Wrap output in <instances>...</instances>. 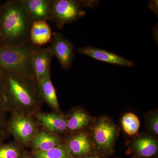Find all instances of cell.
<instances>
[{"label":"cell","mask_w":158,"mask_h":158,"mask_svg":"<svg viewBox=\"0 0 158 158\" xmlns=\"http://www.w3.org/2000/svg\"><path fill=\"white\" fill-rule=\"evenodd\" d=\"M0 81L8 112L33 116L40 110L43 101L36 79L0 67Z\"/></svg>","instance_id":"obj_1"},{"label":"cell","mask_w":158,"mask_h":158,"mask_svg":"<svg viewBox=\"0 0 158 158\" xmlns=\"http://www.w3.org/2000/svg\"><path fill=\"white\" fill-rule=\"evenodd\" d=\"M33 22L26 11L23 0L6 2L0 9V27L4 46L21 45L30 41Z\"/></svg>","instance_id":"obj_2"},{"label":"cell","mask_w":158,"mask_h":158,"mask_svg":"<svg viewBox=\"0 0 158 158\" xmlns=\"http://www.w3.org/2000/svg\"><path fill=\"white\" fill-rule=\"evenodd\" d=\"M38 47L30 41L21 45L1 47L0 67L36 79L32 60Z\"/></svg>","instance_id":"obj_3"},{"label":"cell","mask_w":158,"mask_h":158,"mask_svg":"<svg viewBox=\"0 0 158 158\" xmlns=\"http://www.w3.org/2000/svg\"><path fill=\"white\" fill-rule=\"evenodd\" d=\"M99 3L97 1L53 0L50 20L57 27L62 29L66 24L76 21L84 17L85 8H93Z\"/></svg>","instance_id":"obj_4"},{"label":"cell","mask_w":158,"mask_h":158,"mask_svg":"<svg viewBox=\"0 0 158 158\" xmlns=\"http://www.w3.org/2000/svg\"><path fill=\"white\" fill-rule=\"evenodd\" d=\"M8 119L10 134L12 135L16 143L23 147L29 146L31 140L40 127L33 115L11 113Z\"/></svg>","instance_id":"obj_5"},{"label":"cell","mask_w":158,"mask_h":158,"mask_svg":"<svg viewBox=\"0 0 158 158\" xmlns=\"http://www.w3.org/2000/svg\"><path fill=\"white\" fill-rule=\"evenodd\" d=\"M53 55L59 60L61 66L65 70L71 67L74 59V44L61 33L54 32L51 40Z\"/></svg>","instance_id":"obj_6"},{"label":"cell","mask_w":158,"mask_h":158,"mask_svg":"<svg viewBox=\"0 0 158 158\" xmlns=\"http://www.w3.org/2000/svg\"><path fill=\"white\" fill-rule=\"evenodd\" d=\"M93 132L94 140L98 149L109 150L112 148L117 131L111 122L106 119L100 120L95 125Z\"/></svg>","instance_id":"obj_7"},{"label":"cell","mask_w":158,"mask_h":158,"mask_svg":"<svg viewBox=\"0 0 158 158\" xmlns=\"http://www.w3.org/2000/svg\"><path fill=\"white\" fill-rule=\"evenodd\" d=\"M33 116L39 127L49 132L60 135L67 130L66 118L60 113H46L40 110Z\"/></svg>","instance_id":"obj_8"},{"label":"cell","mask_w":158,"mask_h":158,"mask_svg":"<svg viewBox=\"0 0 158 158\" xmlns=\"http://www.w3.org/2000/svg\"><path fill=\"white\" fill-rule=\"evenodd\" d=\"M50 46L44 48L38 47L32 58V67L37 83L51 75V63L53 56Z\"/></svg>","instance_id":"obj_9"},{"label":"cell","mask_w":158,"mask_h":158,"mask_svg":"<svg viewBox=\"0 0 158 158\" xmlns=\"http://www.w3.org/2000/svg\"><path fill=\"white\" fill-rule=\"evenodd\" d=\"M77 52L79 53L86 55L101 62L126 67L134 66V63L128 59L112 52L91 46L78 48Z\"/></svg>","instance_id":"obj_10"},{"label":"cell","mask_w":158,"mask_h":158,"mask_svg":"<svg viewBox=\"0 0 158 158\" xmlns=\"http://www.w3.org/2000/svg\"><path fill=\"white\" fill-rule=\"evenodd\" d=\"M62 144L60 135L49 132L40 128L29 147L31 148V151H45Z\"/></svg>","instance_id":"obj_11"},{"label":"cell","mask_w":158,"mask_h":158,"mask_svg":"<svg viewBox=\"0 0 158 158\" xmlns=\"http://www.w3.org/2000/svg\"><path fill=\"white\" fill-rule=\"evenodd\" d=\"M25 8L33 22L50 20L53 0H23Z\"/></svg>","instance_id":"obj_12"},{"label":"cell","mask_w":158,"mask_h":158,"mask_svg":"<svg viewBox=\"0 0 158 158\" xmlns=\"http://www.w3.org/2000/svg\"><path fill=\"white\" fill-rule=\"evenodd\" d=\"M66 144L74 158L87 155L91 152L92 149L90 138L84 132L74 135Z\"/></svg>","instance_id":"obj_13"},{"label":"cell","mask_w":158,"mask_h":158,"mask_svg":"<svg viewBox=\"0 0 158 158\" xmlns=\"http://www.w3.org/2000/svg\"><path fill=\"white\" fill-rule=\"evenodd\" d=\"M52 34L47 22L43 21H34L30 31V40L34 45L41 47L51 41Z\"/></svg>","instance_id":"obj_14"},{"label":"cell","mask_w":158,"mask_h":158,"mask_svg":"<svg viewBox=\"0 0 158 158\" xmlns=\"http://www.w3.org/2000/svg\"><path fill=\"white\" fill-rule=\"evenodd\" d=\"M40 94L43 102H45L57 113H60V107L56 92L51 78L48 76L38 83Z\"/></svg>","instance_id":"obj_15"},{"label":"cell","mask_w":158,"mask_h":158,"mask_svg":"<svg viewBox=\"0 0 158 158\" xmlns=\"http://www.w3.org/2000/svg\"><path fill=\"white\" fill-rule=\"evenodd\" d=\"M134 148L136 153L142 157H150L153 156L158 149L157 141L153 138H139L134 143Z\"/></svg>","instance_id":"obj_16"},{"label":"cell","mask_w":158,"mask_h":158,"mask_svg":"<svg viewBox=\"0 0 158 158\" xmlns=\"http://www.w3.org/2000/svg\"><path fill=\"white\" fill-rule=\"evenodd\" d=\"M66 118L67 130L72 131H80L88 125L89 117L83 110L77 109Z\"/></svg>","instance_id":"obj_17"},{"label":"cell","mask_w":158,"mask_h":158,"mask_svg":"<svg viewBox=\"0 0 158 158\" xmlns=\"http://www.w3.org/2000/svg\"><path fill=\"white\" fill-rule=\"evenodd\" d=\"M29 156L31 158H74L66 143L45 151H31Z\"/></svg>","instance_id":"obj_18"},{"label":"cell","mask_w":158,"mask_h":158,"mask_svg":"<svg viewBox=\"0 0 158 158\" xmlns=\"http://www.w3.org/2000/svg\"><path fill=\"white\" fill-rule=\"evenodd\" d=\"M24 147L16 142L0 144V158H26L28 155Z\"/></svg>","instance_id":"obj_19"},{"label":"cell","mask_w":158,"mask_h":158,"mask_svg":"<svg viewBox=\"0 0 158 158\" xmlns=\"http://www.w3.org/2000/svg\"><path fill=\"white\" fill-rule=\"evenodd\" d=\"M122 124L124 131L130 135L136 134L140 127L139 118L133 113L125 114L122 119Z\"/></svg>","instance_id":"obj_20"},{"label":"cell","mask_w":158,"mask_h":158,"mask_svg":"<svg viewBox=\"0 0 158 158\" xmlns=\"http://www.w3.org/2000/svg\"><path fill=\"white\" fill-rule=\"evenodd\" d=\"M8 126V119L6 114H0V144L4 141L10 135Z\"/></svg>","instance_id":"obj_21"},{"label":"cell","mask_w":158,"mask_h":158,"mask_svg":"<svg viewBox=\"0 0 158 158\" xmlns=\"http://www.w3.org/2000/svg\"><path fill=\"white\" fill-rule=\"evenodd\" d=\"M8 112L6 106V99L2 87V84L0 81V114H6Z\"/></svg>","instance_id":"obj_22"},{"label":"cell","mask_w":158,"mask_h":158,"mask_svg":"<svg viewBox=\"0 0 158 158\" xmlns=\"http://www.w3.org/2000/svg\"><path fill=\"white\" fill-rule=\"evenodd\" d=\"M151 128L153 132L156 135H158V116H155L154 117L152 118L151 121Z\"/></svg>","instance_id":"obj_23"},{"label":"cell","mask_w":158,"mask_h":158,"mask_svg":"<svg viewBox=\"0 0 158 158\" xmlns=\"http://www.w3.org/2000/svg\"><path fill=\"white\" fill-rule=\"evenodd\" d=\"M149 6L150 8L153 11H155L156 13L157 12V11L158 10L157 1H151V2H150Z\"/></svg>","instance_id":"obj_24"},{"label":"cell","mask_w":158,"mask_h":158,"mask_svg":"<svg viewBox=\"0 0 158 158\" xmlns=\"http://www.w3.org/2000/svg\"><path fill=\"white\" fill-rule=\"evenodd\" d=\"M4 42H3L2 34V30L0 27V47L4 46Z\"/></svg>","instance_id":"obj_25"},{"label":"cell","mask_w":158,"mask_h":158,"mask_svg":"<svg viewBox=\"0 0 158 158\" xmlns=\"http://www.w3.org/2000/svg\"><path fill=\"white\" fill-rule=\"evenodd\" d=\"M83 158H97L96 157L94 156H86L85 157H83Z\"/></svg>","instance_id":"obj_26"},{"label":"cell","mask_w":158,"mask_h":158,"mask_svg":"<svg viewBox=\"0 0 158 158\" xmlns=\"http://www.w3.org/2000/svg\"><path fill=\"white\" fill-rule=\"evenodd\" d=\"M26 158H31V157H30V156H29V154H28V155L27 156V157H26Z\"/></svg>","instance_id":"obj_27"},{"label":"cell","mask_w":158,"mask_h":158,"mask_svg":"<svg viewBox=\"0 0 158 158\" xmlns=\"http://www.w3.org/2000/svg\"><path fill=\"white\" fill-rule=\"evenodd\" d=\"M1 5H0V9H1Z\"/></svg>","instance_id":"obj_28"}]
</instances>
